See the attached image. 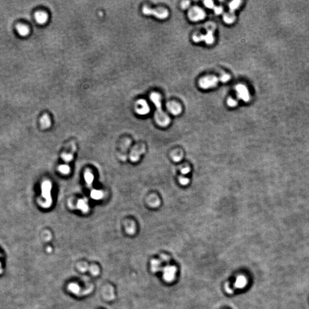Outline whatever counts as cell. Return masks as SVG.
<instances>
[{"mask_svg":"<svg viewBox=\"0 0 309 309\" xmlns=\"http://www.w3.org/2000/svg\"><path fill=\"white\" fill-rule=\"evenodd\" d=\"M190 4H191L190 1H184L182 2V3H181V7H182V8L183 9H184V10L187 9L190 6Z\"/></svg>","mask_w":309,"mask_h":309,"instance_id":"obj_27","label":"cell"},{"mask_svg":"<svg viewBox=\"0 0 309 309\" xmlns=\"http://www.w3.org/2000/svg\"><path fill=\"white\" fill-rule=\"evenodd\" d=\"M77 207L83 212H86L88 210V206L85 200H80L78 201Z\"/></svg>","mask_w":309,"mask_h":309,"instance_id":"obj_17","label":"cell"},{"mask_svg":"<svg viewBox=\"0 0 309 309\" xmlns=\"http://www.w3.org/2000/svg\"><path fill=\"white\" fill-rule=\"evenodd\" d=\"M182 155H176V156L173 157V161H179L180 159H182Z\"/></svg>","mask_w":309,"mask_h":309,"instance_id":"obj_29","label":"cell"},{"mask_svg":"<svg viewBox=\"0 0 309 309\" xmlns=\"http://www.w3.org/2000/svg\"><path fill=\"white\" fill-rule=\"evenodd\" d=\"M213 10L216 15H219L223 12V8L222 6H215Z\"/></svg>","mask_w":309,"mask_h":309,"instance_id":"obj_26","label":"cell"},{"mask_svg":"<svg viewBox=\"0 0 309 309\" xmlns=\"http://www.w3.org/2000/svg\"><path fill=\"white\" fill-rule=\"evenodd\" d=\"M135 111L140 115H145L150 112V108L145 100L141 99L136 102Z\"/></svg>","mask_w":309,"mask_h":309,"instance_id":"obj_9","label":"cell"},{"mask_svg":"<svg viewBox=\"0 0 309 309\" xmlns=\"http://www.w3.org/2000/svg\"><path fill=\"white\" fill-rule=\"evenodd\" d=\"M204 4V5L207 7V8H208V9H214V8H215V5H214V3L213 1H209V0H207V1H204L203 2Z\"/></svg>","mask_w":309,"mask_h":309,"instance_id":"obj_23","label":"cell"},{"mask_svg":"<svg viewBox=\"0 0 309 309\" xmlns=\"http://www.w3.org/2000/svg\"><path fill=\"white\" fill-rule=\"evenodd\" d=\"M143 13L145 15H152L155 16L158 19L165 20L169 16L168 10L165 8H157L152 9L147 6H144L142 9Z\"/></svg>","mask_w":309,"mask_h":309,"instance_id":"obj_4","label":"cell"},{"mask_svg":"<svg viewBox=\"0 0 309 309\" xmlns=\"http://www.w3.org/2000/svg\"><path fill=\"white\" fill-rule=\"evenodd\" d=\"M163 271V277L165 278V281L167 282H171L175 278L176 273L175 267L172 266H167Z\"/></svg>","mask_w":309,"mask_h":309,"instance_id":"obj_10","label":"cell"},{"mask_svg":"<svg viewBox=\"0 0 309 309\" xmlns=\"http://www.w3.org/2000/svg\"><path fill=\"white\" fill-rule=\"evenodd\" d=\"M215 27H212L207 28L206 34L196 33L192 36V40L195 43L204 41L207 45H211L214 43L215 37L214 35Z\"/></svg>","mask_w":309,"mask_h":309,"instance_id":"obj_2","label":"cell"},{"mask_svg":"<svg viewBox=\"0 0 309 309\" xmlns=\"http://www.w3.org/2000/svg\"><path fill=\"white\" fill-rule=\"evenodd\" d=\"M241 3V1L235 0L229 4V11L223 15V21L226 24H232L235 22L236 20L235 11L238 9Z\"/></svg>","mask_w":309,"mask_h":309,"instance_id":"obj_3","label":"cell"},{"mask_svg":"<svg viewBox=\"0 0 309 309\" xmlns=\"http://www.w3.org/2000/svg\"><path fill=\"white\" fill-rule=\"evenodd\" d=\"M16 29H17V31L18 32V33L23 37H25V36L28 35L29 33V28L24 25H22V24L18 25L16 27Z\"/></svg>","mask_w":309,"mask_h":309,"instance_id":"obj_14","label":"cell"},{"mask_svg":"<svg viewBox=\"0 0 309 309\" xmlns=\"http://www.w3.org/2000/svg\"><path fill=\"white\" fill-rule=\"evenodd\" d=\"M206 16V12L198 6H194L188 10V19L194 22L204 20Z\"/></svg>","mask_w":309,"mask_h":309,"instance_id":"obj_7","label":"cell"},{"mask_svg":"<svg viewBox=\"0 0 309 309\" xmlns=\"http://www.w3.org/2000/svg\"><path fill=\"white\" fill-rule=\"evenodd\" d=\"M59 171L64 175L68 174L70 172V167L68 165H61L59 167Z\"/></svg>","mask_w":309,"mask_h":309,"instance_id":"obj_20","label":"cell"},{"mask_svg":"<svg viewBox=\"0 0 309 309\" xmlns=\"http://www.w3.org/2000/svg\"><path fill=\"white\" fill-rule=\"evenodd\" d=\"M220 81V78L215 76L209 75L203 77L199 81L200 87L203 90L215 88Z\"/></svg>","mask_w":309,"mask_h":309,"instance_id":"obj_6","label":"cell"},{"mask_svg":"<svg viewBox=\"0 0 309 309\" xmlns=\"http://www.w3.org/2000/svg\"><path fill=\"white\" fill-rule=\"evenodd\" d=\"M42 196L45 199V202L42 204V207L45 208L50 207L52 203V199L51 197L52 183L51 182L47 180L43 183L42 186Z\"/></svg>","mask_w":309,"mask_h":309,"instance_id":"obj_5","label":"cell"},{"mask_svg":"<svg viewBox=\"0 0 309 309\" xmlns=\"http://www.w3.org/2000/svg\"><path fill=\"white\" fill-rule=\"evenodd\" d=\"M219 78H220V81H221L223 83H226V82H228L230 80L231 76L230 74H223L219 77Z\"/></svg>","mask_w":309,"mask_h":309,"instance_id":"obj_22","label":"cell"},{"mask_svg":"<svg viewBox=\"0 0 309 309\" xmlns=\"http://www.w3.org/2000/svg\"><path fill=\"white\" fill-rule=\"evenodd\" d=\"M237 97L243 102H248L250 100V95L247 88L243 84H238L235 86Z\"/></svg>","mask_w":309,"mask_h":309,"instance_id":"obj_8","label":"cell"},{"mask_svg":"<svg viewBox=\"0 0 309 309\" xmlns=\"http://www.w3.org/2000/svg\"><path fill=\"white\" fill-rule=\"evenodd\" d=\"M73 155L71 154V153H68V154H67V153H64L62 155V158L64 160V161H67V162H69V161H71L73 159Z\"/></svg>","mask_w":309,"mask_h":309,"instance_id":"obj_25","label":"cell"},{"mask_svg":"<svg viewBox=\"0 0 309 309\" xmlns=\"http://www.w3.org/2000/svg\"><path fill=\"white\" fill-rule=\"evenodd\" d=\"M84 178L86 184L89 187H90L93 183V181L94 180V176L93 175V174L90 171H87L84 174Z\"/></svg>","mask_w":309,"mask_h":309,"instance_id":"obj_16","label":"cell"},{"mask_svg":"<svg viewBox=\"0 0 309 309\" xmlns=\"http://www.w3.org/2000/svg\"><path fill=\"white\" fill-rule=\"evenodd\" d=\"M35 19L38 24L43 25L47 23L48 21V15L45 12H37L35 14Z\"/></svg>","mask_w":309,"mask_h":309,"instance_id":"obj_13","label":"cell"},{"mask_svg":"<svg viewBox=\"0 0 309 309\" xmlns=\"http://www.w3.org/2000/svg\"><path fill=\"white\" fill-rule=\"evenodd\" d=\"M161 263L160 261L153 260L151 262V268L153 271L156 272L161 269Z\"/></svg>","mask_w":309,"mask_h":309,"instance_id":"obj_19","label":"cell"},{"mask_svg":"<svg viewBox=\"0 0 309 309\" xmlns=\"http://www.w3.org/2000/svg\"><path fill=\"white\" fill-rule=\"evenodd\" d=\"M90 196H91V198L94 199H100L103 196V193L100 190H94L90 192Z\"/></svg>","mask_w":309,"mask_h":309,"instance_id":"obj_18","label":"cell"},{"mask_svg":"<svg viewBox=\"0 0 309 309\" xmlns=\"http://www.w3.org/2000/svg\"><path fill=\"white\" fill-rule=\"evenodd\" d=\"M150 99L157 108L155 118L157 124L163 127L168 126L170 123V118L161 109V95L157 93H152L150 96Z\"/></svg>","mask_w":309,"mask_h":309,"instance_id":"obj_1","label":"cell"},{"mask_svg":"<svg viewBox=\"0 0 309 309\" xmlns=\"http://www.w3.org/2000/svg\"><path fill=\"white\" fill-rule=\"evenodd\" d=\"M41 125L44 128H47L51 126V123L50 118L47 115H44L40 120Z\"/></svg>","mask_w":309,"mask_h":309,"instance_id":"obj_15","label":"cell"},{"mask_svg":"<svg viewBox=\"0 0 309 309\" xmlns=\"http://www.w3.org/2000/svg\"><path fill=\"white\" fill-rule=\"evenodd\" d=\"M179 181L182 185L186 186V185H187L188 184L190 180L187 177H186L184 176H180L179 178Z\"/></svg>","mask_w":309,"mask_h":309,"instance_id":"obj_24","label":"cell"},{"mask_svg":"<svg viewBox=\"0 0 309 309\" xmlns=\"http://www.w3.org/2000/svg\"><path fill=\"white\" fill-rule=\"evenodd\" d=\"M247 279L243 275H240L236 278L235 281L234 286L236 289H243L244 287H246L247 285Z\"/></svg>","mask_w":309,"mask_h":309,"instance_id":"obj_12","label":"cell"},{"mask_svg":"<svg viewBox=\"0 0 309 309\" xmlns=\"http://www.w3.org/2000/svg\"><path fill=\"white\" fill-rule=\"evenodd\" d=\"M190 169L188 167L182 168V169H181V173L183 175H187V173H188L190 172Z\"/></svg>","mask_w":309,"mask_h":309,"instance_id":"obj_28","label":"cell"},{"mask_svg":"<svg viewBox=\"0 0 309 309\" xmlns=\"http://www.w3.org/2000/svg\"><path fill=\"white\" fill-rule=\"evenodd\" d=\"M167 108L168 111L173 115H179L182 111V106L176 102H168L167 104Z\"/></svg>","mask_w":309,"mask_h":309,"instance_id":"obj_11","label":"cell"},{"mask_svg":"<svg viewBox=\"0 0 309 309\" xmlns=\"http://www.w3.org/2000/svg\"><path fill=\"white\" fill-rule=\"evenodd\" d=\"M238 102L233 98H228L227 100V104L230 107H235L238 106Z\"/></svg>","mask_w":309,"mask_h":309,"instance_id":"obj_21","label":"cell"}]
</instances>
